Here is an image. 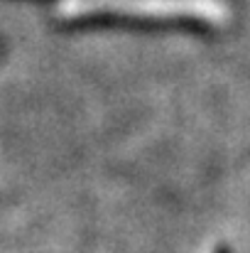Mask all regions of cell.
Masks as SVG:
<instances>
[{
    "mask_svg": "<svg viewBox=\"0 0 250 253\" xmlns=\"http://www.w3.org/2000/svg\"><path fill=\"white\" fill-rule=\"evenodd\" d=\"M128 15V17H160V20H201L226 25L231 20L228 0H62L59 17L86 15Z\"/></svg>",
    "mask_w": 250,
    "mask_h": 253,
    "instance_id": "obj_1",
    "label": "cell"
}]
</instances>
